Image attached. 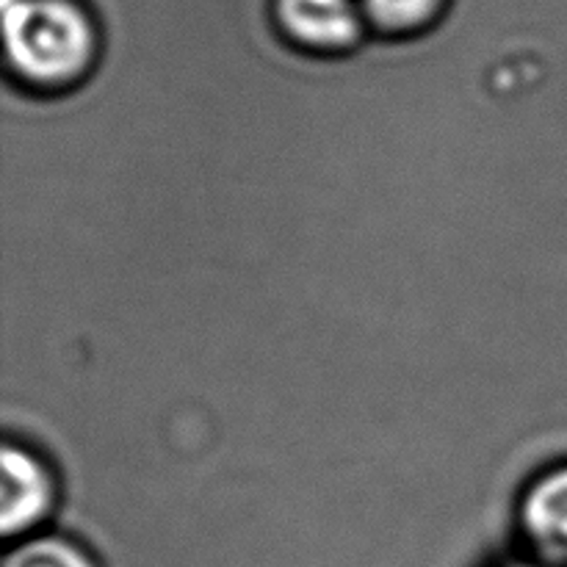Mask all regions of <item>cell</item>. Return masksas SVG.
I'll return each mask as SVG.
<instances>
[{
    "mask_svg": "<svg viewBox=\"0 0 567 567\" xmlns=\"http://www.w3.org/2000/svg\"><path fill=\"white\" fill-rule=\"evenodd\" d=\"M9 72L33 92H66L89 75L97 37L72 0H11L3 6Z\"/></svg>",
    "mask_w": 567,
    "mask_h": 567,
    "instance_id": "obj_1",
    "label": "cell"
},
{
    "mask_svg": "<svg viewBox=\"0 0 567 567\" xmlns=\"http://www.w3.org/2000/svg\"><path fill=\"white\" fill-rule=\"evenodd\" d=\"M3 491H0V532L6 543L25 540V537L44 532L55 509V480L42 457L25 446L6 443L3 457Z\"/></svg>",
    "mask_w": 567,
    "mask_h": 567,
    "instance_id": "obj_2",
    "label": "cell"
},
{
    "mask_svg": "<svg viewBox=\"0 0 567 567\" xmlns=\"http://www.w3.org/2000/svg\"><path fill=\"white\" fill-rule=\"evenodd\" d=\"M520 540L540 567H567V465L543 474L518 507Z\"/></svg>",
    "mask_w": 567,
    "mask_h": 567,
    "instance_id": "obj_3",
    "label": "cell"
},
{
    "mask_svg": "<svg viewBox=\"0 0 567 567\" xmlns=\"http://www.w3.org/2000/svg\"><path fill=\"white\" fill-rule=\"evenodd\" d=\"M282 33L313 53H343L363 37V9L354 0H277Z\"/></svg>",
    "mask_w": 567,
    "mask_h": 567,
    "instance_id": "obj_4",
    "label": "cell"
},
{
    "mask_svg": "<svg viewBox=\"0 0 567 567\" xmlns=\"http://www.w3.org/2000/svg\"><path fill=\"white\" fill-rule=\"evenodd\" d=\"M3 567H100L94 554L64 535H39L11 543Z\"/></svg>",
    "mask_w": 567,
    "mask_h": 567,
    "instance_id": "obj_5",
    "label": "cell"
},
{
    "mask_svg": "<svg viewBox=\"0 0 567 567\" xmlns=\"http://www.w3.org/2000/svg\"><path fill=\"white\" fill-rule=\"evenodd\" d=\"M363 14L385 31H413L430 22L441 0H358Z\"/></svg>",
    "mask_w": 567,
    "mask_h": 567,
    "instance_id": "obj_6",
    "label": "cell"
}]
</instances>
